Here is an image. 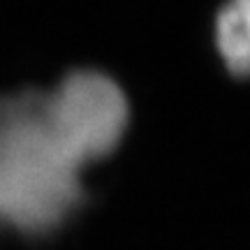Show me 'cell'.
<instances>
[{"label":"cell","mask_w":250,"mask_h":250,"mask_svg":"<svg viewBox=\"0 0 250 250\" xmlns=\"http://www.w3.org/2000/svg\"><path fill=\"white\" fill-rule=\"evenodd\" d=\"M130 107L102 72H72L54 90L0 98V225L46 234L81 202V169L114 151Z\"/></svg>","instance_id":"6da1fadb"},{"label":"cell","mask_w":250,"mask_h":250,"mask_svg":"<svg viewBox=\"0 0 250 250\" xmlns=\"http://www.w3.org/2000/svg\"><path fill=\"white\" fill-rule=\"evenodd\" d=\"M211 35L225 67L236 77H250V0H220Z\"/></svg>","instance_id":"7a4b0ae2"}]
</instances>
